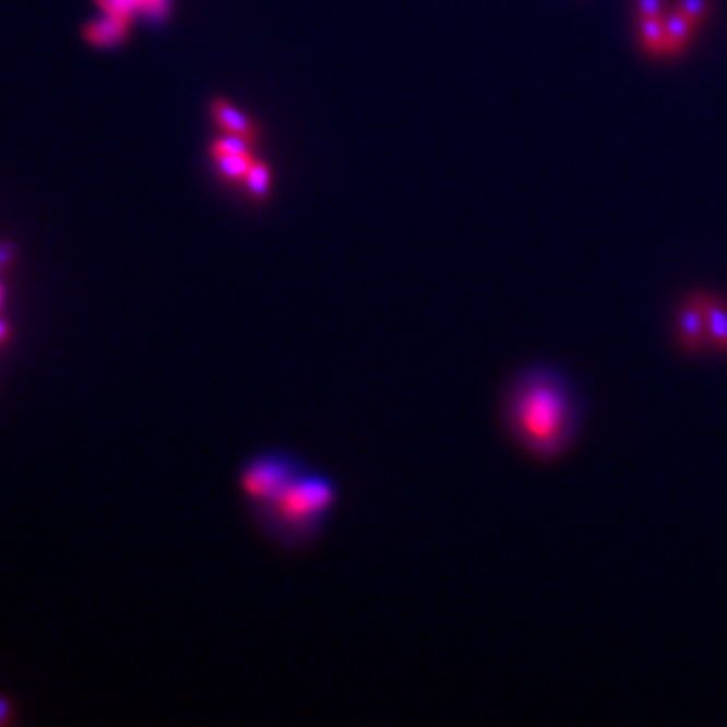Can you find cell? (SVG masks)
Returning <instances> with one entry per match:
<instances>
[{
	"label": "cell",
	"mask_w": 727,
	"mask_h": 727,
	"mask_svg": "<svg viewBox=\"0 0 727 727\" xmlns=\"http://www.w3.org/2000/svg\"><path fill=\"white\" fill-rule=\"evenodd\" d=\"M501 420L532 457H560L579 431V408L564 378L546 366H529L508 382Z\"/></svg>",
	"instance_id": "obj_1"
},
{
	"label": "cell",
	"mask_w": 727,
	"mask_h": 727,
	"mask_svg": "<svg viewBox=\"0 0 727 727\" xmlns=\"http://www.w3.org/2000/svg\"><path fill=\"white\" fill-rule=\"evenodd\" d=\"M336 503V481L308 465L267 505L251 515L275 546L301 550L322 536Z\"/></svg>",
	"instance_id": "obj_2"
},
{
	"label": "cell",
	"mask_w": 727,
	"mask_h": 727,
	"mask_svg": "<svg viewBox=\"0 0 727 727\" xmlns=\"http://www.w3.org/2000/svg\"><path fill=\"white\" fill-rule=\"evenodd\" d=\"M306 467L308 463L303 458L283 449L259 451L253 457L247 458L239 473V487L249 512H257L267 505Z\"/></svg>",
	"instance_id": "obj_3"
},
{
	"label": "cell",
	"mask_w": 727,
	"mask_h": 727,
	"mask_svg": "<svg viewBox=\"0 0 727 727\" xmlns=\"http://www.w3.org/2000/svg\"><path fill=\"white\" fill-rule=\"evenodd\" d=\"M675 337L679 348L687 356H701L710 344V334H707V323L701 308L700 296L691 294L686 297L681 308L677 310V323H675Z\"/></svg>",
	"instance_id": "obj_4"
},
{
	"label": "cell",
	"mask_w": 727,
	"mask_h": 727,
	"mask_svg": "<svg viewBox=\"0 0 727 727\" xmlns=\"http://www.w3.org/2000/svg\"><path fill=\"white\" fill-rule=\"evenodd\" d=\"M102 14L132 21L134 16H148L160 21L170 11V0H95Z\"/></svg>",
	"instance_id": "obj_5"
},
{
	"label": "cell",
	"mask_w": 727,
	"mask_h": 727,
	"mask_svg": "<svg viewBox=\"0 0 727 727\" xmlns=\"http://www.w3.org/2000/svg\"><path fill=\"white\" fill-rule=\"evenodd\" d=\"M707 323L710 344L717 354H727V303L714 294H698Z\"/></svg>",
	"instance_id": "obj_6"
},
{
	"label": "cell",
	"mask_w": 727,
	"mask_h": 727,
	"mask_svg": "<svg viewBox=\"0 0 727 727\" xmlns=\"http://www.w3.org/2000/svg\"><path fill=\"white\" fill-rule=\"evenodd\" d=\"M128 31H130V21L104 14L102 19H97L85 27V39L90 40L94 47L108 49V47L120 45L121 40L128 37Z\"/></svg>",
	"instance_id": "obj_7"
},
{
	"label": "cell",
	"mask_w": 727,
	"mask_h": 727,
	"mask_svg": "<svg viewBox=\"0 0 727 727\" xmlns=\"http://www.w3.org/2000/svg\"><path fill=\"white\" fill-rule=\"evenodd\" d=\"M213 114H215V121L218 123L221 130H225L227 135H235L241 140H253L255 135V128L251 120L242 114L241 109L230 106L229 102L216 99L213 104Z\"/></svg>",
	"instance_id": "obj_8"
},
{
	"label": "cell",
	"mask_w": 727,
	"mask_h": 727,
	"mask_svg": "<svg viewBox=\"0 0 727 727\" xmlns=\"http://www.w3.org/2000/svg\"><path fill=\"white\" fill-rule=\"evenodd\" d=\"M665 21V35H667V57H679L691 43V37L698 28L693 27L686 16L677 11L663 14Z\"/></svg>",
	"instance_id": "obj_9"
},
{
	"label": "cell",
	"mask_w": 727,
	"mask_h": 727,
	"mask_svg": "<svg viewBox=\"0 0 727 727\" xmlns=\"http://www.w3.org/2000/svg\"><path fill=\"white\" fill-rule=\"evenodd\" d=\"M639 39L651 57H667V35H665V21L663 16L655 19H636Z\"/></svg>",
	"instance_id": "obj_10"
},
{
	"label": "cell",
	"mask_w": 727,
	"mask_h": 727,
	"mask_svg": "<svg viewBox=\"0 0 727 727\" xmlns=\"http://www.w3.org/2000/svg\"><path fill=\"white\" fill-rule=\"evenodd\" d=\"M677 13L683 14L695 28L712 13V0H679L675 7Z\"/></svg>",
	"instance_id": "obj_11"
},
{
	"label": "cell",
	"mask_w": 727,
	"mask_h": 727,
	"mask_svg": "<svg viewBox=\"0 0 727 727\" xmlns=\"http://www.w3.org/2000/svg\"><path fill=\"white\" fill-rule=\"evenodd\" d=\"M247 184V190L255 196H263L267 190H270L271 184V172L270 168L263 164V162L257 160L253 164V168L249 170V175L245 176L242 180Z\"/></svg>",
	"instance_id": "obj_12"
},
{
	"label": "cell",
	"mask_w": 727,
	"mask_h": 727,
	"mask_svg": "<svg viewBox=\"0 0 727 727\" xmlns=\"http://www.w3.org/2000/svg\"><path fill=\"white\" fill-rule=\"evenodd\" d=\"M663 16V0H636V19Z\"/></svg>",
	"instance_id": "obj_13"
}]
</instances>
